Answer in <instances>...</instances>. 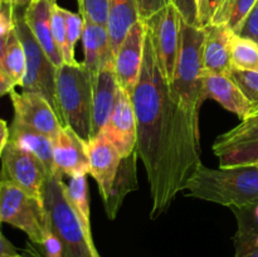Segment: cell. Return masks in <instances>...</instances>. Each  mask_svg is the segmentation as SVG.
Wrapping results in <instances>:
<instances>
[{"instance_id": "obj_30", "label": "cell", "mask_w": 258, "mask_h": 257, "mask_svg": "<svg viewBox=\"0 0 258 257\" xmlns=\"http://www.w3.org/2000/svg\"><path fill=\"white\" fill-rule=\"evenodd\" d=\"M229 76L248 100L252 111L258 110V71H239L232 68ZM251 111V112H252Z\"/></svg>"}, {"instance_id": "obj_40", "label": "cell", "mask_w": 258, "mask_h": 257, "mask_svg": "<svg viewBox=\"0 0 258 257\" xmlns=\"http://www.w3.org/2000/svg\"><path fill=\"white\" fill-rule=\"evenodd\" d=\"M8 141H9V127H8V123L0 118V159H2L3 151Z\"/></svg>"}, {"instance_id": "obj_10", "label": "cell", "mask_w": 258, "mask_h": 257, "mask_svg": "<svg viewBox=\"0 0 258 257\" xmlns=\"http://www.w3.org/2000/svg\"><path fill=\"white\" fill-rule=\"evenodd\" d=\"M3 178L12 181L37 201L43 202L45 183L49 174L44 164L33 154L8 141L2 155Z\"/></svg>"}, {"instance_id": "obj_12", "label": "cell", "mask_w": 258, "mask_h": 257, "mask_svg": "<svg viewBox=\"0 0 258 257\" xmlns=\"http://www.w3.org/2000/svg\"><path fill=\"white\" fill-rule=\"evenodd\" d=\"M146 24L140 19L130 28L115 54V71L118 86L131 95L138 83L145 53Z\"/></svg>"}, {"instance_id": "obj_37", "label": "cell", "mask_w": 258, "mask_h": 257, "mask_svg": "<svg viewBox=\"0 0 258 257\" xmlns=\"http://www.w3.org/2000/svg\"><path fill=\"white\" fill-rule=\"evenodd\" d=\"M38 247L42 248L44 257H62L63 254V248L59 239H58L57 237H55V234H53L50 231L49 234L47 236V238L44 239V242Z\"/></svg>"}, {"instance_id": "obj_35", "label": "cell", "mask_w": 258, "mask_h": 257, "mask_svg": "<svg viewBox=\"0 0 258 257\" xmlns=\"http://www.w3.org/2000/svg\"><path fill=\"white\" fill-rule=\"evenodd\" d=\"M234 34L253 40L258 45V0Z\"/></svg>"}, {"instance_id": "obj_34", "label": "cell", "mask_w": 258, "mask_h": 257, "mask_svg": "<svg viewBox=\"0 0 258 257\" xmlns=\"http://www.w3.org/2000/svg\"><path fill=\"white\" fill-rule=\"evenodd\" d=\"M171 4L176 8L184 22L193 27L202 28L199 20L198 0H171Z\"/></svg>"}, {"instance_id": "obj_31", "label": "cell", "mask_w": 258, "mask_h": 257, "mask_svg": "<svg viewBox=\"0 0 258 257\" xmlns=\"http://www.w3.org/2000/svg\"><path fill=\"white\" fill-rule=\"evenodd\" d=\"M78 13L86 22L107 25L108 0H77Z\"/></svg>"}, {"instance_id": "obj_7", "label": "cell", "mask_w": 258, "mask_h": 257, "mask_svg": "<svg viewBox=\"0 0 258 257\" xmlns=\"http://www.w3.org/2000/svg\"><path fill=\"white\" fill-rule=\"evenodd\" d=\"M14 29L22 42L25 53V76L22 88L27 92L42 95L52 105L60 118L55 96V76L57 67L52 63L39 43L33 35L24 19V10L14 9ZM62 121V120H60ZM63 125V123H62Z\"/></svg>"}, {"instance_id": "obj_24", "label": "cell", "mask_w": 258, "mask_h": 257, "mask_svg": "<svg viewBox=\"0 0 258 257\" xmlns=\"http://www.w3.org/2000/svg\"><path fill=\"white\" fill-rule=\"evenodd\" d=\"M232 211L238 224L234 236L236 253L258 249V202Z\"/></svg>"}, {"instance_id": "obj_11", "label": "cell", "mask_w": 258, "mask_h": 257, "mask_svg": "<svg viewBox=\"0 0 258 257\" xmlns=\"http://www.w3.org/2000/svg\"><path fill=\"white\" fill-rule=\"evenodd\" d=\"M10 98L14 108L13 121L15 122L43 134L52 140L64 127L52 105L39 93L27 91L19 93L14 90L10 93Z\"/></svg>"}, {"instance_id": "obj_23", "label": "cell", "mask_w": 258, "mask_h": 257, "mask_svg": "<svg viewBox=\"0 0 258 257\" xmlns=\"http://www.w3.org/2000/svg\"><path fill=\"white\" fill-rule=\"evenodd\" d=\"M140 20L136 0H108L107 32L111 50L115 57L130 28Z\"/></svg>"}, {"instance_id": "obj_32", "label": "cell", "mask_w": 258, "mask_h": 257, "mask_svg": "<svg viewBox=\"0 0 258 257\" xmlns=\"http://www.w3.org/2000/svg\"><path fill=\"white\" fill-rule=\"evenodd\" d=\"M85 19L80 13H73L66 9V30H67V43L70 52L75 55L76 44L82 39Z\"/></svg>"}, {"instance_id": "obj_17", "label": "cell", "mask_w": 258, "mask_h": 257, "mask_svg": "<svg viewBox=\"0 0 258 257\" xmlns=\"http://www.w3.org/2000/svg\"><path fill=\"white\" fill-rule=\"evenodd\" d=\"M203 68L206 73L229 75L231 40L234 33L224 24H208L204 27Z\"/></svg>"}, {"instance_id": "obj_18", "label": "cell", "mask_w": 258, "mask_h": 257, "mask_svg": "<svg viewBox=\"0 0 258 257\" xmlns=\"http://www.w3.org/2000/svg\"><path fill=\"white\" fill-rule=\"evenodd\" d=\"M54 4L50 0H33L24 10V19L45 54L58 68L64 63V59L52 34V9Z\"/></svg>"}, {"instance_id": "obj_44", "label": "cell", "mask_w": 258, "mask_h": 257, "mask_svg": "<svg viewBox=\"0 0 258 257\" xmlns=\"http://www.w3.org/2000/svg\"><path fill=\"white\" fill-rule=\"evenodd\" d=\"M52 3H57V0H50Z\"/></svg>"}, {"instance_id": "obj_1", "label": "cell", "mask_w": 258, "mask_h": 257, "mask_svg": "<svg viewBox=\"0 0 258 257\" xmlns=\"http://www.w3.org/2000/svg\"><path fill=\"white\" fill-rule=\"evenodd\" d=\"M204 28L193 27L181 19L180 48L173 81L169 83L171 103L170 139L166 164V209L176 194L185 190L201 160L199 113L204 101L203 44Z\"/></svg>"}, {"instance_id": "obj_8", "label": "cell", "mask_w": 258, "mask_h": 257, "mask_svg": "<svg viewBox=\"0 0 258 257\" xmlns=\"http://www.w3.org/2000/svg\"><path fill=\"white\" fill-rule=\"evenodd\" d=\"M213 153L219 166L256 165L258 163V110L217 138Z\"/></svg>"}, {"instance_id": "obj_41", "label": "cell", "mask_w": 258, "mask_h": 257, "mask_svg": "<svg viewBox=\"0 0 258 257\" xmlns=\"http://www.w3.org/2000/svg\"><path fill=\"white\" fill-rule=\"evenodd\" d=\"M223 3H224V0H207V4H208L209 24H211L212 18L216 15V13L218 12V9L222 7V4H223Z\"/></svg>"}, {"instance_id": "obj_4", "label": "cell", "mask_w": 258, "mask_h": 257, "mask_svg": "<svg viewBox=\"0 0 258 257\" xmlns=\"http://www.w3.org/2000/svg\"><path fill=\"white\" fill-rule=\"evenodd\" d=\"M55 96L63 126L72 128L85 143L91 139L93 88L83 62L63 63L57 68Z\"/></svg>"}, {"instance_id": "obj_19", "label": "cell", "mask_w": 258, "mask_h": 257, "mask_svg": "<svg viewBox=\"0 0 258 257\" xmlns=\"http://www.w3.org/2000/svg\"><path fill=\"white\" fill-rule=\"evenodd\" d=\"M204 93L207 98L217 101L223 108L244 118L252 108L241 88L229 75L204 72Z\"/></svg>"}, {"instance_id": "obj_27", "label": "cell", "mask_w": 258, "mask_h": 257, "mask_svg": "<svg viewBox=\"0 0 258 257\" xmlns=\"http://www.w3.org/2000/svg\"><path fill=\"white\" fill-rule=\"evenodd\" d=\"M256 3L257 0H224L216 15L212 18L211 24H224L234 33Z\"/></svg>"}, {"instance_id": "obj_45", "label": "cell", "mask_w": 258, "mask_h": 257, "mask_svg": "<svg viewBox=\"0 0 258 257\" xmlns=\"http://www.w3.org/2000/svg\"><path fill=\"white\" fill-rule=\"evenodd\" d=\"M2 3H3V0H0V5H2Z\"/></svg>"}, {"instance_id": "obj_28", "label": "cell", "mask_w": 258, "mask_h": 257, "mask_svg": "<svg viewBox=\"0 0 258 257\" xmlns=\"http://www.w3.org/2000/svg\"><path fill=\"white\" fill-rule=\"evenodd\" d=\"M231 65L239 71H258V45L253 40L233 34L231 40Z\"/></svg>"}, {"instance_id": "obj_6", "label": "cell", "mask_w": 258, "mask_h": 257, "mask_svg": "<svg viewBox=\"0 0 258 257\" xmlns=\"http://www.w3.org/2000/svg\"><path fill=\"white\" fill-rule=\"evenodd\" d=\"M2 222L24 232L35 246H40L49 234L44 203L30 197L7 179H0V223Z\"/></svg>"}, {"instance_id": "obj_39", "label": "cell", "mask_w": 258, "mask_h": 257, "mask_svg": "<svg viewBox=\"0 0 258 257\" xmlns=\"http://www.w3.org/2000/svg\"><path fill=\"white\" fill-rule=\"evenodd\" d=\"M15 86L12 81L9 80L7 75L3 72V70L0 68V96L8 95V93H12V91H14Z\"/></svg>"}, {"instance_id": "obj_15", "label": "cell", "mask_w": 258, "mask_h": 257, "mask_svg": "<svg viewBox=\"0 0 258 257\" xmlns=\"http://www.w3.org/2000/svg\"><path fill=\"white\" fill-rule=\"evenodd\" d=\"M86 146L90 161V174L97 183L102 201L105 202L112 188L122 158L102 133L91 138L90 141L86 143Z\"/></svg>"}, {"instance_id": "obj_33", "label": "cell", "mask_w": 258, "mask_h": 257, "mask_svg": "<svg viewBox=\"0 0 258 257\" xmlns=\"http://www.w3.org/2000/svg\"><path fill=\"white\" fill-rule=\"evenodd\" d=\"M14 9L4 2L0 5V59L4 52L5 44L14 30Z\"/></svg>"}, {"instance_id": "obj_3", "label": "cell", "mask_w": 258, "mask_h": 257, "mask_svg": "<svg viewBox=\"0 0 258 257\" xmlns=\"http://www.w3.org/2000/svg\"><path fill=\"white\" fill-rule=\"evenodd\" d=\"M186 196L202 201L242 208L258 202V168L256 165L219 166L202 164L186 183Z\"/></svg>"}, {"instance_id": "obj_42", "label": "cell", "mask_w": 258, "mask_h": 257, "mask_svg": "<svg viewBox=\"0 0 258 257\" xmlns=\"http://www.w3.org/2000/svg\"><path fill=\"white\" fill-rule=\"evenodd\" d=\"M5 4L10 5L13 9H20V10H25L27 9L28 5L33 2V0H3Z\"/></svg>"}, {"instance_id": "obj_16", "label": "cell", "mask_w": 258, "mask_h": 257, "mask_svg": "<svg viewBox=\"0 0 258 257\" xmlns=\"http://www.w3.org/2000/svg\"><path fill=\"white\" fill-rule=\"evenodd\" d=\"M118 87L120 86L116 77L115 59L108 60L92 78L93 107L91 138L102 133L106 123L110 120L115 107Z\"/></svg>"}, {"instance_id": "obj_5", "label": "cell", "mask_w": 258, "mask_h": 257, "mask_svg": "<svg viewBox=\"0 0 258 257\" xmlns=\"http://www.w3.org/2000/svg\"><path fill=\"white\" fill-rule=\"evenodd\" d=\"M43 203L47 211L49 231L62 244V257H101L93 238L86 233L68 203L63 178L55 175L48 178Z\"/></svg>"}, {"instance_id": "obj_25", "label": "cell", "mask_w": 258, "mask_h": 257, "mask_svg": "<svg viewBox=\"0 0 258 257\" xmlns=\"http://www.w3.org/2000/svg\"><path fill=\"white\" fill-rule=\"evenodd\" d=\"M66 197H67L68 203L72 207L75 214L77 216L78 221L82 224L85 232L88 236L92 237L90 198H88V185L86 175H78L71 178L70 183L66 184Z\"/></svg>"}, {"instance_id": "obj_2", "label": "cell", "mask_w": 258, "mask_h": 257, "mask_svg": "<svg viewBox=\"0 0 258 257\" xmlns=\"http://www.w3.org/2000/svg\"><path fill=\"white\" fill-rule=\"evenodd\" d=\"M130 96L138 127L136 151L145 166L153 201L150 218L156 219L168 211L165 204V183L171 103L169 83L161 72L148 28L143 67Z\"/></svg>"}, {"instance_id": "obj_14", "label": "cell", "mask_w": 258, "mask_h": 257, "mask_svg": "<svg viewBox=\"0 0 258 257\" xmlns=\"http://www.w3.org/2000/svg\"><path fill=\"white\" fill-rule=\"evenodd\" d=\"M53 141L55 176L70 178L90 174L86 143L68 126L63 127Z\"/></svg>"}, {"instance_id": "obj_9", "label": "cell", "mask_w": 258, "mask_h": 257, "mask_svg": "<svg viewBox=\"0 0 258 257\" xmlns=\"http://www.w3.org/2000/svg\"><path fill=\"white\" fill-rule=\"evenodd\" d=\"M145 24L153 39L161 72L170 83L175 73L180 48V14L173 4H169L146 19Z\"/></svg>"}, {"instance_id": "obj_20", "label": "cell", "mask_w": 258, "mask_h": 257, "mask_svg": "<svg viewBox=\"0 0 258 257\" xmlns=\"http://www.w3.org/2000/svg\"><path fill=\"white\" fill-rule=\"evenodd\" d=\"M82 43L83 53H85L83 65L90 72L92 80L102 68V66H105L108 60L115 59L111 50L107 27L85 20Z\"/></svg>"}, {"instance_id": "obj_29", "label": "cell", "mask_w": 258, "mask_h": 257, "mask_svg": "<svg viewBox=\"0 0 258 257\" xmlns=\"http://www.w3.org/2000/svg\"><path fill=\"white\" fill-rule=\"evenodd\" d=\"M52 34L58 49L62 53L64 63H70V65L78 63L76 55H72L70 48H68L67 30H66V9L60 8L57 3L53 5L52 9Z\"/></svg>"}, {"instance_id": "obj_13", "label": "cell", "mask_w": 258, "mask_h": 257, "mask_svg": "<svg viewBox=\"0 0 258 257\" xmlns=\"http://www.w3.org/2000/svg\"><path fill=\"white\" fill-rule=\"evenodd\" d=\"M103 135L117 149L121 158H126L136 150L138 127L130 93L118 87L115 107L110 120L102 131Z\"/></svg>"}, {"instance_id": "obj_36", "label": "cell", "mask_w": 258, "mask_h": 257, "mask_svg": "<svg viewBox=\"0 0 258 257\" xmlns=\"http://www.w3.org/2000/svg\"><path fill=\"white\" fill-rule=\"evenodd\" d=\"M136 4L140 19L146 20L171 4V0H136Z\"/></svg>"}, {"instance_id": "obj_21", "label": "cell", "mask_w": 258, "mask_h": 257, "mask_svg": "<svg viewBox=\"0 0 258 257\" xmlns=\"http://www.w3.org/2000/svg\"><path fill=\"white\" fill-rule=\"evenodd\" d=\"M138 151L134 150L130 155L121 159L112 188L107 199L103 202L106 214L110 219L116 218L125 197L138 189Z\"/></svg>"}, {"instance_id": "obj_38", "label": "cell", "mask_w": 258, "mask_h": 257, "mask_svg": "<svg viewBox=\"0 0 258 257\" xmlns=\"http://www.w3.org/2000/svg\"><path fill=\"white\" fill-rule=\"evenodd\" d=\"M0 257H25L18 252V249L8 241L0 231Z\"/></svg>"}, {"instance_id": "obj_26", "label": "cell", "mask_w": 258, "mask_h": 257, "mask_svg": "<svg viewBox=\"0 0 258 257\" xmlns=\"http://www.w3.org/2000/svg\"><path fill=\"white\" fill-rule=\"evenodd\" d=\"M0 68L14 83L15 87L18 86L22 87L25 76V53L15 29L13 30L5 44L4 52L0 59Z\"/></svg>"}, {"instance_id": "obj_46", "label": "cell", "mask_w": 258, "mask_h": 257, "mask_svg": "<svg viewBox=\"0 0 258 257\" xmlns=\"http://www.w3.org/2000/svg\"><path fill=\"white\" fill-rule=\"evenodd\" d=\"M256 166H257V168H258V163H257V164H256Z\"/></svg>"}, {"instance_id": "obj_22", "label": "cell", "mask_w": 258, "mask_h": 257, "mask_svg": "<svg viewBox=\"0 0 258 257\" xmlns=\"http://www.w3.org/2000/svg\"><path fill=\"white\" fill-rule=\"evenodd\" d=\"M9 141L22 150L37 156L44 164L49 176L54 175L55 168L52 139L13 121L9 127Z\"/></svg>"}, {"instance_id": "obj_43", "label": "cell", "mask_w": 258, "mask_h": 257, "mask_svg": "<svg viewBox=\"0 0 258 257\" xmlns=\"http://www.w3.org/2000/svg\"><path fill=\"white\" fill-rule=\"evenodd\" d=\"M234 257H258V249H252V251L236 253L234 254Z\"/></svg>"}]
</instances>
